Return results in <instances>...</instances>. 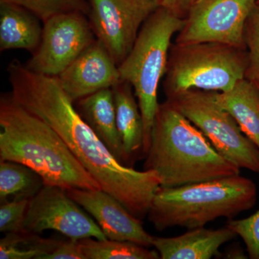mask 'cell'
Listing matches in <instances>:
<instances>
[{"instance_id":"24","label":"cell","mask_w":259,"mask_h":259,"mask_svg":"<svg viewBox=\"0 0 259 259\" xmlns=\"http://www.w3.org/2000/svg\"><path fill=\"white\" fill-rule=\"evenodd\" d=\"M227 226L243 239L250 258L259 259V209L245 219L231 220Z\"/></svg>"},{"instance_id":"9","label":"cell","mask_w":259,"mask_h":259,"mask_svg":"<svg viewBox=\"0 0 259 259\" xmlns=\"http://www.w3.org/2000/svg\"><path fill=\"white\" fill-rule=\"evenodd\" d=\"M41 40L25 66L32 72L57 77L95 40L88 15L70 12L48 19Z\"/></svg>"},{"instance_id":"23","label":"cell","mask_w":259,"mask_h":259,"mask_svg":"<svg viewBox=\"0 0 259 259\" xmlns=\"http://www.w3.org/2000/svg\"><path fill=\"white\" fill-rule=\"evenodd\" d=\"M244 42L248 61L246 79L259 82V3L245 23Z\"/></svg>"},{"instance_id":"12","label":"cell","mask_w":259,"mask_h":259,"mask_svg":"<svg viewBox=\"0 0 259 259\" xmlns=\"http://www.w3.org/2000/svg\"><path fill=\"white\" fill-rule=\"evenodd\" d=\"M66 192L95 218L107 239L153 246V236L145 231L142 221L134 216L111 194L102 189H70Z\"/></svg>"},{"instance_id":"13","label":"cell","mask_w":259,"mask_h":259,"mask_svg":"<svg viewBox=\"0 0 259 259\" xmlns=\"http://www.w3.org/2000/svg\"><path fill=\"white\" fill-rule=\"evenodd\" d=\"M57 78L74 102L122 81L118 65L97 38Z\"/></svg>"},{"instance_id":"29","label":"cell","mask_w":259,"mask_h":259,"mask_svg":"<svg viewBox=\"0 0 259 259\" xmlns=\"http://www.w3.org/2000/svg\"><path fill=\"white\" fill-rule=\"evenodd\" d=\"M257 3H259V0H258V2H257Z\"/></svg>"},{"instance_id":"10","label":"cell","mask_w":259,"mask_h":259,"mask_svg":"<svg viewBox=\"0 0 259 259\" xmlns=\"http://www.w3.org/2000/svg\"><path fill=\"white\" fill-rule=\"evenodd\" d=\"M95 37L119 65L128 55L145 22L161 7L158 0H88Z\"/></svg>"},{"instance_id":"21","label":"cell","mask_w":259,"mask_h":259,"mask_svg":"<svg viewBox=\"0 0 259 259\" xmlns=\"http://www.w3.org/2000/svg\"><path fill=\"white\" fill-rule=\"evenodd\" d=\"M59 241L40 238L21 230L7 233L0 241L1 259H42L50 253Z\"/></svg>"},{"instance_id":"25","label":"cell","mask_w":259,"mask_h":259,"mask_svg":"<svg viewBox=\"0 0 259 259\" xmlns=\"http://www.w3.org/2000/svg\"><path fill=\"white\" fill-rule=\"evenodd\" d=\"M30 199L12 200L0 206V231L5 234L23 230Z\"/></svg>"},{"instance_id":"16","label":"cell","mask_w":259,"mask_h":259,"mask_svg":"<svg viewBox=\"0 0 259 259\" xmlns=\"http://www.w3.org/2000/svg\"><path fill=\"white\" fill-rule=\"evenodd\" d=\"M115 100L116 123L122 142L125 166L132 167L138 155L143 156L144 125L134 89L121 81L112 88Z\"/></svg>"},{"instance_id":"15","label":"cell","mask_w":259,"mask_h":259,"mask_svg":"<svg viewBox=\"0 0 259 259\" xmlns=\"http://www.w3.org/2000/svg\"><path fill=\"white\" fill-rule=\"evenodd\" d=\"M75 106L114 157L125 166L122 142L116 123L112 88L104 89L80 99L75 102Z\"/></svg>"},{"instance_id":"18","label":"cell","mask_w":259,"mask_h":259,"mask_svg":"<svg viewBox=\"0 0 259 259\" xmlns=\"http://www.w3.org/2000/svg\"><path fill=\"white\" fill-rule=\"evenodd\" d=\"M216 102L229 112L243 133L259 149V88L245 78L229 91L212 92Z\"/></svg>"},{"instance_id":"3","label":"cell","mask_w":259,"mask_h":259,"mask_svg":"<svg viewBox=\"0 0 259 259\" xmlns=\"http://www.w3.org/2000/svg\"><path fill=\"white\" fill-rule=\"evenodd\" d=\"M144 170L156 172L162 187L240 175L203 133L166 100L160 104L145 155Z\"/></svg>"},{"instance_id":"8","label":"cell","mask_w":259,"mask_h":259,"mask_svg":"<svg viewBox=\"0 0 259 259\" xmlns=\"http://www.w3.org/2000/svg\"><path fill=\"white\" fill-rule=\"evenodd\" d=\"M258 0H195L175 44L218 42L245 49V23Z\"/></svg>"},{"instance_id":"7","label":"cell","mask_w":259,"mask_h":259,"mask_svg":"<svg viewBox=\"0 0 259 259\" xmlns=\"http://www.w3.org/2000/svg\"><path fill=\"white\" fill-rule=\"evenodd\" d=\"M233 164L259 173V149L235 119L216 102L212 92L192 90L167 99Z\"/></svg>"},{"instance_id":"27","label":"cell","mask_w":259,"mask_h":259,"mask_svg":"<svg viewBox=\"0 0 259 259\" xmlns=\"http://www.w3.org/2000/svg\"><path fill=\"white\" fill-rule=\"evenodd\" d=\"M162 8L179 18L185 19L195 0H158Z\"/></svg>"},{"instance_id":"19","label":"cell","mask_w":259,"mask_h":259,"mask_svg":"<svg viewBox=\"0 0 259 259\" xmlns=\"http://www.w3.org/2000/svg\"><path fill=\"white\" fill-rule=\"evenodd\" d=\"M44 186L41 177L18 162L0 160V202L31 199Z\"/></svg>"},{"instance_id":"1","label":"cell","mask_w":259,"mask_h":259,"mask_svg":"<svg viewBox=\"0 0 259 259\" xmlns=\"http://www.w3.org/2000/svg\"><path fill=\"white\" fill-rule=\"evenodd\" d=\"M8 73L15 101L57 133L102 190L144 220L161 187L157 173L137 171L117 161L80 115L57 77L32 72L16 59L8 65Z\"/></svg>"},{"instance_id":"20","label":"cell","mask_w":259,"mask_h":259,"mask_svg":"<svg viewBox=\"0 0 259 259\" xmlns=\"http://www.w3.org/2000/svg\"><path fill=\"white\" fill-rule=\"evenodd\" d=\"M87 259H158L157 250L131 241L97 240L89 238L79 240Z\"/></svg>"},{"instance_id":"2","label":"cell","mask_w":259,"mask_h":259,"mask_svg":"<svg viewBox=\"0 0 259 259\" xmlns=\"http://www.w3.org/2000/svg\"><path fill=\"white\" fill-rule=\"evenodd\" d=\"M0 160L31 168L44 185L66 190L101 189L57 133L17 103L11 93L0 99Z\"/></svg>"},{"instance_id":"6","label":"cell","mask_w":259,"mask_h":259,"mask_svg":"<svg viewBox=\"0 0 259 259\" xmlns=\"http://www.w3.org/2000/svg\"><path fill=\"white\" fill-rule=\"evenodd\" d=\"M246 49L218 42L171 45L163 90L167 99L192 90L224 93L246 78Z\"/></svg>"},{"instance_id":"14","label":"cell","mask_w":259,"mask_h":259,"mask_svg":"<svg viewBox=\"0 0 259 259\" xmlns=\"http://www.w3.org/2000/svg\"><path fill=\"white\" fill-rule=\"evenodd\" d=\"M236 236L228 226L218 230L201 227L177 237L153 236V246L161 259H209L218 255L221 245Z\"/></svg>"},{"instance_id":"26","label":"cell","mask_w":259,"mask_h":259,"mask_svg":"<svg viewBox=\"0 0 259 259\" xmlns=\"http://www.w3.org/2000/svg\"><path fill=\"white\" fill-rule=\"evenodd\" d=\"M42 259H87L79 240L59 241L54 249Z\"/></svg>"},{"instance_id":"5","label":"cell","mask_w":259,"mask_h":259,"mask_svg":"<svg viewBox=\"0 0 259 259\" xmlns=\"http://www.w3.org/2000/svg\"><path fill=\"white\" fill-rule=\"evenodd\" d=\"M184 23L185 19L160 7L145 22L128 55L118 65L120 79L134 89L144 120L143 156L151 143L153 122L160 105L158 88L166 74L171 39Z\"/></svg>"},{"instance_id":"22","label":"cell","mask_w":259,"mask_h":259,"mask_svg":"<svg viewBox=\"0 0 259 259\" xmlns=\"http://www.w3.org/2000/svg\"><path fill=\"white\" fill-rule=\"evenodd\" d=\"M23 7L41 20L42 23L55 15L70 12L88 15L90 6L86 0H0Z\"/></svg>"},{"instance_id":"28","label":"cell","mask_w":259,"mask_h":259,"mask_svg":"<svg viewBox=\"0 0 259 259\" xmlns=\"http://www.w3.org/2000/svg\"><path fill=\"white\" fill-rule=\"evenodd\" d=\"M257 83V85H258V88H259V82H255Z\"/></svg>"},{"instance_id":"4","label":"cell","mask_w":259,"mask_h":259,"mask_svg":"<svg viewBox=\"0 0 259 259\" xmlns=\"http://www.w3.org/2000/svg\"><path fill=\"white\" fill-rule=\"evenodd\" d=\"M256 186L241 175L160 187L153 197L148 221L158 231L174 227H204L220 218L231 219L254 206Z\"/></svg>"},{"instance_id":"17","label":"cell","mask_w":259,"mask_h":259,"mask_svg":"<svg viewBox=\"0 0 259 259\" xmlns=\"http://www.w3.org/2000/svg\"><path fill=\"white\" fill-rule=\"evenodd\" d=\"M40 22L23 7L0 1V51L23 49L33 54L41 40Z\"/></svg>"},{"instance_id":"11","label":"cell","mask_w":259,"mask_h":259,"mask_svg":"<svg viewBox=\"0 0 259 259\" xmlns=\"http://www.w3.org/2000/svg\"><path fill=\"white\" fill-rule=\"evenodd\" d=\"M23 229L36 235L52 230L73 240L107 239L99 225L66 190L56 186L44 185L30 199Z\"/></svg>"}]
</instances>
